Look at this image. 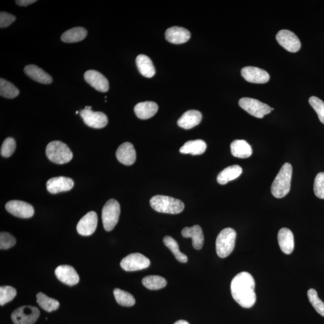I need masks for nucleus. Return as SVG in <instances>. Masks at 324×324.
Returning <instances> with one entry per match:
<instances>
[{"mask_svg": "<svg viewBox=\"0 0 324 324\" xmlns=\"http://www.w3.org/2000/svg\"><path fill=\"white\" fill-rule=\"evenodd\" d=\"M116 157L120 163L130 166L136 160V151L132 144L126 142L121 145L118 148L116 152Z\"/></svg>", "mask_w": 324, "mask_h": 324, "instance_id": "nucleus-18", "label": "nucleus"}, {"mask_svg": "<svg viewBox=\"0 0 324 324\" xmlns=\"http://www.w3.org/2000/svg\"><path fill=\"white\" fill-rule=\"evenodd\" d=\"M137 67L144 77L151 78L156 74V70L152 61L146 55L141 54L136 57Z\"/></svg>", "mask_w": 324, "mask_h": 324, "instance_id": "nucleus-25", "label": "nucleus"}, {"mask_svg": "<svg viewBox=\"0 0 324 324\" xmlns=\"http://www.w3.org/2000/svg\"><path fill=\"white\" fill-rule=\"evenodd\" d=\"M6 209L11 215L22 219L32 218L34 213L32 205L18 200H12L7 203Z\"/></svg>", "mask_w": 324, "mask_h": 324, "instance_id": "nucleus-12", "label": "nucleus"}, {"mask_svg": "<svg viewBox=\"0 0 324 324\" xmlns=\"http://www.w3.org/2000/svg\"><path fill=\"white\" fill-rule=\"evenodd\" d=\"M230 151L234 157L245 158L252 154V148L245 140H237L230 144Z\"/></svg>", "mask_w": 324, "mask_h": 324, "instance_id": "nucleus-26", "label": "nucleus"}, {"mask_svg": "<svg viewBox=\"0 0 324 324\" xmlns=\"http://www.w3.org/2000/svg\"><path fill=\"white\" fill-rule=\"evenodd\" d=\"M239 105L244 111L258 119H263L265 115L274 110L258 100L249 98H241L239 101Z\"/></svg>", "mask_w": 324, "mask_h": 324, "instance_id": "nucleus-7", "label": "nucleus"}, {"mask_svg": "<svg viewBox=\"0 0 324 324\" xmlns=\"http://www.w3.org/2000/svg\"><path fill=\"white\" fill-rule=\"evenodd\" d=\"M85 108H87L89 109H91V106H86Z\"/></svg>", "mask_w": 324, "mask_h": 324, "instance_id": "nucleus-44", "label": "nucleus"}, {"mask_svg": "<svg viewBox=\"0 0 324 324\" xmlns=\"http://www.w3.org/2000/svg\"><path fill=\"white\" fill-rule=\"evenodd\" d=\"M113 295H114L117 302L121 306L130 307L135 304V299L128 292L115 288L113 290Z\"/></svg>", "mask_w": 324, "mask_h": 324, "instance_id": "nucleus-34", "label": "nucleus"}, {"mask_svg": "<svg viewBox=\"0 0 324 324\" xmlns=\"http://www.w3.org/2000/svg\"><path fill=\"white\" fill-rule=\"evenodd\" d=\"M78 113H79L78 111L76 112V114H78Z\"/></svg>", "mask_w": 324, "mask_h": 324, "instance_id": "nucleus-45", "label": "nucleus"}, {"mask_svg": "<svg viewBox=\"0 0 324 324\" xmlns=\"http://www.w3.org/2000/svg\"><path fill=\"white\" fill-rule=\"evenodd\" d=\"M37 302L41 308L48 312H51L59 308L60 303L56 299L51 298L42 292L38 293Z\"/></svg>", "mask_w": 324, "mask_h": 324, "instance_id": "nucleus-30", "label": "nucleus"}, {"mask_svg": "<svg viewBox=\"0 0 324 324\" xmlns=\"http://www.w3.org/2000/svg\"><path fill=\"white\" fill-rule=\"evenodd\" d=\"M40 316L39 309L36 307H20L12 313L11 319L14 324H33Z\"/></svg>", "mask_w": 324, "mask_h": 324, "instance_id": "nucleus-8", "label": "nucleus"}, {"mask_svg": "<svg viewBox=\"0 0 324 324\" xmlns=\"http://www.w3.org/2000/svg\"><path fill=\"white\" fill-rule=\"evenodd\" d=\"M55 274L58 280L70 286L77 285L79 282V276L73 267L68 265L58 266L55 270Z\"/></svg>", "mask_w": 324, "mask_h": 324, "instance_id": "nucleus-17", "label": "nucleus"}, {"mask_svg": "<svg viewBox=\"0 0 324 324\" xmlns=\"http://www.w3.org/2000/svg\"><path fill=\"white\" fill-rule=\"evenodd\" d=\"M150 205L158 213L172 214L180 213L184 209V203L180 200L164 195H156L150 199Z\"/></svg>", "mask_w": 324, "mask_h": 324, "instance_id": "nucleus-3", "label": "nucleus"}, {"mask_svg": "<svg viewBox=\"0 0 324 324\" xmlns=\"http://www.w3.org/2000/svg\"><path fill=\"white\" fill-rule=\"evenodd\" d=\"M182 236L192 238L193 246L196 250H200L204 242V236L201 226L196 225L192 227H186L182 230Z\"/></svg>", "mask_w": 324, "mask_h": 324, "instance_id": "nucleus-21", "label": "nucleus"}, {"mask_svg": "<svg viewBox=\"0 0 324 324\" xmlns=\"http://www.w3.org/2000/svg\"><path fill=\"white\" fill-rule=\"evenodd\" d=\"M292 175V165L285 163L282 167L271 186V194L275 198H282L288 194L291 189Z\"/></svg>", "mask_w": 324, "mask_h": 324, "instance_id": "nucleus-2", "label": "nucleus"}, {"mask_svg": "<svg viewBox=\"0 0 324 324\" xmlns=\"http://www.w3.org/2000/svg\"><path fill=\"white\" fill-rule=\"evenodd\" d=\"M158 107L154 102H144L137 103L134 106V111L140 119L147 120L151 118L158 111Z\"/></svg>", "mask_w": 324, "mask_h": 324, "instance_id": "nucleus-23", "label": "nucleus"}, {"mask_svg": "<svg viewBox=\"0 0 324 324\" xmlns=\"http://www.w3.org/2000/svg\"><path fill=\"white\" fill-rule=\"evenodd\" d=\"M98 222L97 214L95 212H89L79 220L77 226V232L81 236H91L97 228Z\"/></svg>", "mask_w": 324, "mask_h": 324, "instance_id": "nucleus-13", "label": "nucleus"}, {"mask_svg": "<svg viewBox=\"0 0 324 324\" xmlns=\"http://www.w3.org/2000/svg\"><path fill=\"white\" fill-rule=\"evenodd\" d=\"M202 118V113L197 110H189L178 119L177 124L181 128L191 129L198 125Z\"/></svg>", "mask_w": 324, "mask_h": 324, "instance_id": "nucleus-20", "label": "nucleus"}, {"mask_svg": "<svg viewBox=\"0 0 324 324\" xmlns=\"http://www.w3.org/2000/svg\"><path fill=\"white\" fill-rule=\"evenodd\" d=\"M191 33L187 29L180 27H172L165 33V37L168 42L174 44H182L190 39Z\"/></svg>", "mask_w": 324, "mask_h": 324, "instance_id": "nucleus-19", "label": "nucleus"}, {"mask_svg": "<svg viewBox=\"0 0 324 324\" xmlns=\"http://www.w3.org/2000/svg\"><path fill=\"white\" fill-rule=\"evenodd\" d=\"M142 282L144 287L150 290H158L167 285L166 279L159 275H148L143 279Z\"/></svg>", "mask_w": 324, "mask_h": 324, "instance_id": "nucleus-31", "label": "nucleus"}, {"mask_svg": "<svg viewBox=\"0 0 324 324\" xmlns=\"http://www.w3.org/2000/svg\"><path fill=\"white\" fill-rule=\"evenodd\" d=\"M309 300L316 311L324 317V303L318 297V293L314 289H310L308 292Z\"/></svg>", "mask_w": 324, "mask_h": 324, "instance_id": "nucleus-35", "label": "nucleus"}, {"mask_svg": "<svg viewBox=\"0 0 324 324\" xmlns=\"http://www.w3.org/2000/svg\"><path fill=\"white\" fill-rule=\"evenodd\" d=\"M120 205L118 201L111 199L106 202L102 210V222L106 232H111L119 222Z\"/></svg>", "mask_w": 324, "mask_h": 324, "instance_id": "nucleus-6", "label": "nucleus"}, {"mask_svg": "<svg viewBox=\"0 0 324 324\" xmlns=\"http://www.w3.org/2000/svg\"><path fill=\"white\" fill-rule=\"evenodd\" d=\"M74 186L72 179L63 176L52 178L47 182V190L52 194L70 191Z\"/></svg>", "mask_w": 324, "mask_h": 324, "instance_id": "nucleus-16", "label": "nucleus"}, {"mask_svg": "<svg viewBox=\"0 0 324 324\" xmlns=\"http://www.w3.org/2000/svg\"><path fill=\"white\" fill-rule=\"evenodd\" d=\"M46 154L50 160L57 164H67L73 158L70 147L59 141H52L48 144Z\"/></svg>", "mask_w": 324, "mask_h": 324, "instance_id": "nucleus-4", "label": "nucleus"}, {"mask_svg": "<svg viewBox=\"0 0 324 324\" xmlns=\"http://www.w3.org/2000/svg\"><path fill=\"white\" fill-rule=\"evenodd\" d=\"M241 75L247 82L254 84H265L270 80V75L260 68L247 66L242 68Z\"/></svg>", "mask_w": 324, "mask_h": 324, "instance_id": "nucleus-14", "label": "nucleus"}, {"mask_svg": "<svg viewBox=\"0 0 324 324\" xmlns=\"http://www.w3.org/2000/svg\"><path fill=\"white\" fill-rule=\"evenodd\" d=\"M16 239L8 233L2 232L0 234V249H8L15 246Z\"/></svg>", "mask_w": 324, "mask_h": 324, "instance_id": "nucleus-40", "label": "nucleus"}, {"mask_svg": "<svg viewBox=\"0 0 324 324\" xmlns=\"http://www.w3.org/2000/svg\"><path fill=\"white\" fill-rule=\"evenodd\" d=\"M278 243L281 250L285 254H291L294 249V238L289 229L282 228L278 233Z\"/></svg>", "mask_w": 324, "mask_h": 324, "instance_id": "nucleus-22", "label": "nucleus"}, {"mask_svg": "<svg viewBox=\"0 0 324 324\" xmlns=\"http://www.w3.org/2000/svg\"><path fill=\"white\" fill-rule=\"evenodd\" d=\"M243 170L239 165H233L224 169L220 172L217 180L220 184H226L229 181L235 180L242 174Z\"/></svg>", "mask_w": 324, "mask_h": 324, "instance_id": "nucleus-27", "label": "nucleus"}, {"mask_svg": "<svg viewBox=\"0 0 324 324\" xmlns=\"http://www.w3.org/2000/svg\"><path fill=\"white\" fill-rule=\"evenodd\" d=\"M236 236V230L230 227L224 229L219 233L216 239V249L220 258H225L233 252Z\"/></svg>", "mask_w": 324, "mask_h": 324, "instance_id": "nucleus-5", "label": "nucleus"}, {"mask_svg": "<svg viewBox=\"0 0 324 324\" xmlns=\"http://www.w3.org/2000/svg\"><path fill=\"white\" fill-rule=\"evenodd\" d=\"M87 35V31L83 27H75L65 32L61 39L65 43H76L84 40Z\"/></svg>", "mask_w": 324, "mask_h": 324, "instance_id": "nucleus-29", "label": "nucleus"}, {"mask_svg": "<svg viewBox=\"0 0 324 324\" xmlns=\"http://www.w3.org/2000/svg\"><path fill=\"white\" fill-rule=\"evenodd\" d=\"M15 20L16 17L14 15L2 12L0 13V27L1 29L6 28L14 22Z\"/></svg>", "mask_w": 324, "mask_h": 324, "instance_id": "nucleus-41", "label": "nucleus"}, {"mask_svg": "<svg viewBox=\"0 0 324 324\" xmlns=\"http://www.w3.org/2000/svg\"><path fill=\"white\" fill-rule=\"evenodd\" d=\"M164 243L172 253L174 254L175 258L181 263H187L188 258L186 254L181 252L179 249L178 244L173 238L170 236H165L164 238Z\"/></svg>", "mask_w": 324, "mask_h": 324, "instance_id": "nucleus-32", "label": "nucleus"}, {"mask_svg": "<svg viewBox=\"0 0 324 324\" xmlns=\"http://www.w3.org/2000/svg\"><path fill=\"white\" fill-rule=\"evenodd\" d=\"M16 141L13 137H9L3 142L1 148V155L3 157H9L16 150Z\"/></svg>", "mask_w": 324, "mask_h": 324, "instance_id": "nucleus-37", "label": "nucleus"}, {"mask_svg": "<svg viewBox=\"0 0 324 324\" xmlns=\"http://www.w3.org/2000/svg\"><path fill=\"white\" fill-rule=\"evenodd\" d=\"M16 294V289L10 286L0 287V305H5L12 301L15 297Z\"/></svg>", "mask_w": 324, "mask_h": 324, "instance_id": "nucleus-36", "label": "nucleus"}, {"mask_svg": "<svg viewBox=\"0 0 324 324\" xmlns=\"http://www.w3.org/2000/svg\"><path fill=\"white\" fill-rule=\"evenodd\" d=\"M150 261L143 254L131 253L124 258L120 265L124 270L134 271L143 270L150 266Z\"/></svg>", "mask_w": 324, "mask_h": 324, "instance_id": "nucleus-9", "label": "nucleus"}, {"mask_svg": "<svg viewBox=\"0 0 324 324\" xmlns=\"http://www.w3.org/2000/svg\"><path fill=\"white\" fill-rule=\"evenodd\" d=\"M24 72L28 77L33 79L34 81L39 82V83L49 84L53 82V78L51 75L36 65H27L24 68Z\"/></svg>", "mask_w": 324, "mask_h": 324, "instance_id": "nucleus-24", "label": "nucleus"}, {"mask_svg": "<svg viewBox=\"0 0 324 324\" xmlns=\"http://www.w3.org/2000/svg\"><path fill=\"white\" fill-rule=\"evenodd\" d=\"M36 2V0H18V1H16L17 5L24 7L28 6Z\"/></svg>", "mask_w": 324, "mask_h": 324, "instance_id": "nucleus-42", "label": "nucleus"}, {"mask_svg": "<svg viewBox=\"0 0 324 324\" xmlns=\"http://www.w3.org/2000/svg\"><path fill=\"white\" fill-rule=\"evenodd\" d=\"M313 190L317 197L324 199V172L317 174L314 181Z\"/></svg>", "mask_w": 324, "mask_h": 324, "instance_id": "nucleus-39", "label": "nucleus"}, {"mask_svg": "<svg viewBox=\"0 0 324 324\" xmlns=\"http://www.w3.org/2000/svg\"><path fill=\"white\" fill-rule=\"evenodd\" d=\"M85 125L94 129H102L108 125V117L104 113L92 111L91 109L85 108L79 112Z\"/></svg>", "mask_w": 324, "mask_h": 324, "instance_id": "nucleus-10", "label": "nucleus"}, {"mask_svg": "<svg viewBox=\"0 0 324 324\" xmlns=\"http://www.w3.org/2000/svg\"><path fill=\"white\" fill-rule=\"evenodd\" d=\"M84 79L88 84L100 92H105L109 90L108 79L100 72L89 70L84 74Z\"/></svg>", "mask_w": 324, "mask_h": 324, "instance_id": "nucleus-15", "label": "nucleus"}, {"mask_svg": "<svg viewBox=\"0 0 324 324\" xmlns=\"http://www.w3.org/2000/svg\"><path fill=\"white\" fill-rule=\"evenodd\" d=\"M276 39L283 48L291 53H296L300 50V40L296 34L291 31L287 30L279 31L276 35Z\"/></svg>", "mask_w": 324, "mask_h": 324, "instance_id": "nucleus-11", "label": "nucleus"}, {"mask_svg": "<svg viewBox=\"0 0 324 324\" xmlns=\"http://www.w3.org/2000/svg\"><path fill=\"white\" fill-rule=\"evenodd\" d=\"M206 149L205 141L201 140L189 141L186 143L180 149L181 153L191 154L192 155H201Z\"/></svg>", "mask_w": 324, "mask_h": 324, "instance_id": "nucleus-28", "label": "nucleus"}, {"mask_svg": "<svg viewBox=\"0 0 324 324\" xmlns=\"http://www.w3.org/2000/svg\"><path fill=\"white\" fill-rule=\"evenodd\" d=\"M254 279L247 272H241L234 277L230 284L233 297L244 308H250L257 300Z\"/></svg>", "mask_w": 324, "mask_h": 324, "instance_id": "nucleus-1", "label": "nucleus"}, {"mask_svg": "<svg viewBox=\"0 0 324 324\" xmlns=\"http://www.w3.org/2000/svg\"><path fill=\"white\" fill-rule=\"evenodd\" d=\"M19 94V91L14 85L5 79H0V95L8 99L15 98Z\"/></svg>", "mask_w": 324, "mask_h": 324, "instance_id": "nucleus-33", "label": "nucleus"}, {"mask_svg": "<svg viewBox=\"0 0 324 324\" xmlns=\"http://www.w3.org/2000/svg\"><path fill=\"white\" fill-rule=\"evenodd\" d=\"M309 102L318 114L320 122L324 125V102L315 96L310 97Z\"/></svg>", "mask_w": 324, "mask_h": 324, "instance_id": "nucleus-38", "label": "nucleus"}, {"mask_svg": "<svg viewBox=\"0 0 324 324\" xmlns=\"http://www.w3.org/2000/svg\"><path fill=\"white\" fill-rule=\"evenodd\" d=\"M174 324H190L188 321L184 320H178V321L175 322Z\"/></svg>", "mask_w": 324, "mask_h": 324, "instance_id": "nucleus-43", "label": "nucleus"}]
</instances>
